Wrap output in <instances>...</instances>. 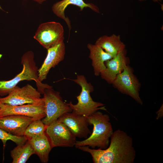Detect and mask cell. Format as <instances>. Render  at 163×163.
<instances>
[{
  "label": "cell",
  "instance_id": "17",
  "mask_svg": "<svg viewBox=\"0 0 163 163\" xmlns=\"http://www.w3.org/2000/svg\"><path fill=\"white\" fill-rule=\"evenodd\" d=\"M95 44L99 46L113 57L126 49V45L121 41L120 36L114 34L110 36H101L97 39Z\"/></svg>",
  "mask_w": 163,
  "mask_h": 163
},
{
  "label": "cell",
  "instance_id": "12",
  "mask_svg": "<svg viewBox=\"0 0 163 163\" xmlns=\"http://www.w3.org/2000/svg\"><path fill=\"white\" fill-rule=\"evenodd\" d=\"M126 49L111 59L105 62L106 69L100 74L101 78L109 84H112L117 76L121 73L130 63L126 56Z\"/></svg>",
  "mask_w": 163,
  "mask_h": 163
},
{
  "label": "cell",
  "instance_id": "22",
  "mask_svg": "<svg viewBox=\"0 0 163 163\" xmlns=\"http://www.w3.org/2000/svg\"><path fill=\"white\" fill-rule=\"evenodd\" d=\"M33 0L39 4H42L44 2L46 1L47 0Z\"/></svg>",
  "mask_w": 163,
  "mask_h": 163
},
{
  "label": "cell",
  "instance_id": "2",
  "mask_svg": "<svg viewBox=\"0 0 163 163\" xmlns=\"http://www.w3.org/2000/svg\"><path fill=\"white\" fill-rule=\"evenodd\" d=\"M87 117L89 125L93 126L92 132L86 139L76 141L75 147L88 146L93 149L96 147L106 149L109 145L110 137L113 132L109 116L97 110Z\"/></svg>",
  "mask_w": 163,
  "mask_h": 163
},
{
  "label": "cell",
  "instance_id": "3",
  "mask_svg": "<svg viewBox=\"0 0 163 163\" xmlns=\"http://www.w3.org/2000/svg\"><path fill=\"white\" fill-rule=\"evenodd\" d=\"M21 63L23 65V69L21 72L11 80L0 81V96L8 95L19 82L24 80L34 81L37 90L41 94H43L46 88H52L38 81V69L34 60V55L32 51H27L22 55Z\"/></svg>",
  "mask_w": 163,
  "mask_h": 163
},
{
  "label": "cell",
  "instance_id": "19",
  "mask_svg": "<svg viewBox=\"0 0 163 163\" xmlns=\"http://www.w3.org/2000/svg\"><path fill=\"white\" fill-rule=\"evenodd\" d=\"M34 150L28 140L24 144L17 145L10 152L12 163H25L32 155Z\"/></svg>",
  "mask_w": 163,
  "mask_h": 163
},
{
  "label": "cell",
  "instance_id": "10",
  "mask_svg": "<svg viewBox=\"0 0 163 163\" xmlns=\"http://www.w3.org/2000/svg\"><path fill=\"white\" fill-rule=\"evenodd\" d=\"M11 115L27 116L32 118L34 120L43 119L45 116L43 99L41 102L37 104L15 106L1 103L0 117Z\"/></svg>",
  "mask_w": 163,
  "mask_h": 163
},
{
  "label": "cell",
  "instance_id": "23",
  "mask_svg": "<svg viewBox=\"0 0 163 163\" xmlns=\"http://www.w3.org/2000/svg\"><path fill=\"white\" fill-rule=\"evenodd\" d=\"M139 1H145V0H138ZM153 2H161V0H152Z\"/></svg>",
  "mask_w": 163,
  "mask_h": 163
},
{
  "label": "cell",
  "instance_id": "7",
  "mask_svg": "<svg viewBox=\"0 0 163 163\" xmlns=\"http://www.w3.org/2000/svg\"><path fill=\"white\" fill-rule=\"evenodd\" d=\"M46 50L64 41V30L60 23L50 21L40 24L34 36Z\"/></svg>",
  "mask_w": 163,
  "mask_h": 163
},
{
  "label": "cell",
  "instance_id": "14",
  "mask_svg": "<svg viewBox=\"0 0 163 163\" xmlns=\"http://www.w3.org/2000/svg\"><path fill=\"white\" fill-rule=\"evenodd\" d=\"M34 120L24 115H11L0 117V128L13 135L21 136Z\"/></svg>",
  "mask_w": 163,
  "mask_h": 163
},
{
  "label": "cell",
  "instance_id": "16",
  "mask_svg": "<svg viewBox=\"0 0 163 163\" xmlns=\"http://www.w3.org/2000/svg\"><path fill=\"white\" fill-rule=\"evenodd\" d=\"M87 47L90 51L89 57L91 60L94 75L98 76L106 69L105 62L113 57L97 45L88 43Z\"/></svg>",
  "mask_w": 163,
  "mask_h": 163
},
{
  "label": "cell",
  "instance_id": "8",
  "mask_svg": "<svg viewBox=\"0 0 163 163\" xmlns=\"http://www.w3.org/2000/svg\"><path fill=\"white\" fill-rule=\"evenodd\" d=\"M41 97L40 93L30 84L21 88L16 85L7 96L0 98V103L11 106L36 104L43 101Z\"/></svg>",
  "mask_w": 163,
  "mask_h": 163
},
{
  "label": "cell",
  "instance_id": "15",
  "mask_svg": "<svg viewBox=\"0 0 163 163\" xmlns=\"http://www.w3.org/2000/svg\"><path fill=\"white\" fill-rule=\"evenodd\" d=\"M73 5L79 7L81 11L85 8L88 7L94 11L99 13V8L92 3H87L83 0H62L54 3L52 9L53 13L57 17L63 20L67 25L69 32L71 29V22L69 18L66 17L65 11L69 5Z\"/></svg>",
  "mask_w": 163,
  "mask_h": 163
},
{
  "label": "cell",
  "instance_id": "4",
  "mask_svg": "<svg viewBox=\"0 0 163 163\" xmlns=\"http://www.w3.org/2000/svg\"><path fill=\"white\" fill-rule=\"evenodd\" d=\"M71 80L81 88L79 95L76 97L77 103L74 104L71 102L67 103L72 113L88 117L99 110H106L104 104L93 100L90 94L94 91V87L91 83L88 82L84 75H77L76 79Z\"/></svg>",
  "mask_w": 163,
  "mask_h": 163
},
{
  "label": "cell",
  "instance_id": "13",
  "mask_svg": "<svg viewBox=\"0 0 163 163\" xmlns=\"http://www.w3.org/2000/svg\"><path fill=\"white\" fill-rule=\"evenodd\" d=\"M65 45L64 41L47 49V54L40 68L38 69V80L42 82L46 79L50 70L64 58Z\"/></svg>",
  "mask_w": 163,
  "mask_h": 163
},
{
  "label": "cell",
  "instance_id": "6",
  "mask_svg": "<svg viewBox=\"0 0 163 163\" xmlns=\"http://www.w3.org/2000/svg\"><path fill=\"white\" fill-rule=\"evenodd\" d=\"M133 69L129 65L117 75L112 84L121 93L129 95L138 103L142 105L139 96L141 84L133 73Z\"/></svg>",
  "mask_w": 163,
  "mask_h": 163
},
{
  "label": "cell",
  "instance_id": "1",
  "mask_svg": "<svg viewBox=\"0 0 163 163\" xmlns=\"http://www.w3.org/2000/svg\"><path fill=\"white\" fill-rule=\"evenodd\" d=\"M132 138L120 129L113 132L106 149H91L88 146L78 149L89 153L94 163H133L136 152Z\"/></svg>",
  "mask_w": 163,
  "mask_h": 163
},
{
  "label": "cell",
  "instance_id": "11",
  "mask_svg": "<svg viewBox=\"0 0 163 163\" xmlns=\"http://www.w3.org/2000/svg\"><path fill=\"white\" fill-rule=\"evenodd\" d=\"M57 120L66 125L76 137L86 139L88 135L91 134L85 116L72 112H68L62 115Z\"/></svg>",
  "mask_w": 163,
  "mask_h": 163
},
{
  "label": "cell",
  "instance_id": "18",
  "mask_svg": "<svg viewBox=\"0 0 163 163\" xmlns=\"http://www.w3.org/2000/svg\"><path fill=\"white\" fill-rule=\"evenodd\" d=\"M34 152L41 162H48L49 154L53 148L49 139L46 133L28 139Z\"/></svg>",
  "mask_w": 163,
  "mask_h": 163
},
{
  "label": "cell",
  "instance_id": "20",
  "mask_svg": "<svg viewBox=\"0 0 163 163\" xmlns=\"http://www.w3.org/2000/svg\"><path fill=\"white\" fill-rule=\"evenodd\" d=\"M47 126L41 119L34 120L26 128L24 136L29 139L41 135L45 133Z\"/></svg>",
  "mask_w": 163,
  "mask_h": 163
},
{
  "label": "cell",
  "instance_id": "5",
  "mask_svg": "<svg viewBox=\"0 0 163 163\" xmlns=\"http://www.w3.org/2000/svg\"><path fill=\"white\" fill-rule=\"evenodd\" d=\"M43 94L45 116L42 120L46 126L64 113L72 112L69 106L62 100L59 92L52 88H46Z\"/></svg>",
  "mask_w": 163,
  "mask_h": 163
},
{
  "label": "cell",
  "instance_id": "21",
  "mask_svg": "<svg viewBox=\"0 0 163 163\" xmlns=\"http://www.w3.org/2000/svg\"><path fill=\"white\" fill-rule=\"evenodd\" d=\"M0 139L2 142L5 147L7 141L10 140L16 144L17 145L24 144L28 139L24 136H18L13 135L0 128Z\"/></svg>",
  "mask_w": 163,
  "mask_h": 163
},
{
  "label": "cell",
  "instance_id": "9",
  "mask_svg": "<svg viewBox=\"0 0 163 163\" xmlns=\"http://www.w3.org/2000/svg\"><path fill=\"white\" fill-rule=\"evenodd\" d=\"M45 133L52 148L73 147L76 137L64 124L57 120L47 126Z\"/></svg>",
  "mask_w": 163,
  "mask_h": 163
},
{
  "label": "cell",
  "instance_id": "24",
  "mask_svg": "<svg viewBox=\"0 0 163 163\" xmlns=\"http://www.w3.org/2000/svg\"><path fill=\"white\" fill-rule=\"evenodd\" d=\"M1 103H0V105H1Z\"/></svg>",
  "mask_w": 163,
  "mask_h": 163
}]
</instances>
